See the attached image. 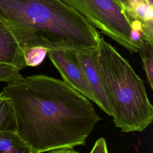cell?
Instances as JSON below:
<instances>
[{
    "mask_svg": "<svg viewBox=\"0 0 153 153\" xmlns=\"http://www.w3.org/2000/svg\"><path fill=\"white\" fill-rule=\"evenodd\" d=\"M2 91L11 101L17 133L34 153L85 145L101 120L89 99L49 76H28Z\"/></svg>",
    "mask_w": 153,
    "mask_h": 153,
    "instance_id": "1",
    "label": "cell"
},
{
    "mask_svg": "<svg viewBox=\"0 0 153 153\" xmlns=\"http://www.w3.org/2000/svg\"><path fill=\"white\" fill-rule=\"evenodd\" d=\"M7 27L20 47L85 52L98 48L100 35L64 0H4Z\"/></svg>",
    "mask_w": 153,
    "mask_h": 153,
    "instance_id": "2",
    "label": "cell"
},
{
    "mask_svg": "<svg viewBox=\"0 0 153 153\" xmlns=\"http://www.w3.org/2000/svg\"><path fill=\"white\" fill-rule=\"evenodd\" d=\"M97 57L109 92L115 126L125 133L143 131L153 120V106L144 81L102 35Z\"/></svg>",
    "mask_w": 153,
    "mask_h": 153,
    "instance_id": "3",
    "label": "cell"
},
{
    "mask_svg": "<svg viewBox=\"0 0 153 153\" xmlns=\"http://www.w3.org/2000/svg\"><path fill=\"white\" fill-rule=\"evenodd\" d=\"M95 28L131 53L140 47L131 39V19L115 0H64Z\"/></svg>",
    "mask_w": 153,
    "mask_h": 153,
    "instance_id": "4",
    "label": "cell"
},
{
    "mask_svg": "<svg viewBox=\"0 0 153 153\" xmlns=\"http://www.w3.org/2000/svg\"><path fill=\"white\" fill-rule=\"evenodd\" d=\"M47 54L63 81L88 99L96 103L95 97L77 59L75 51L51 50L48 51Z\"/></svg>",
    "mask_w": 153,
    "mask_h": 153,
    "instance_id": "5",
    "label": "cell"
},
{
    "mask_svg": "<svg viewBox=\"0 0 153 153\" xmlns=\"http://www.w3.org/2000/svg\"><path fill=\"white\" fill-rule=\"evenodd\" d=\"M98 48L85 52L75 51L77 59L96 99V103L112 117V106L106 81L97 57Z\"/></svg>",
    "mask_w": 153,
    "mask_h": 153,
    "instance_id": "6",
    "label": "cell"
},
{
    "mask_svg": "<svg viewBox=\"0 0 153 153\" xmlns=\"http://www.w3.org/2000/svg\"><path fill=\"white\" fill-rule=\"evenodd\" d=\"M0 63L13 66L19 71L26 66L22 50L13 34L1 20Z\"/></svg>",
    "mask_w": 153,
    "mask_h": 153,
    "instance_id": "7",
    "label": "cell"
},
{
    "mask_svg": "<svg viewBox=\"0 0 153 153\" xmlns=\"http://www.w3.org/2000/svg\"><path fill=\"white\" fill-rule=\"evenodd\" d=\"M153 2L150 0H134L125 11L142 25V38L153 44Z\"/></svg>",
    "mask_w": 153,
    "mask_h": 153,
    "instance_id": "8",
    "label": "cell"
},
{
    "mask_svg": "<svg viewBox=\"0 0 153 153\" xmlns=\"http://www.w3.org/2000/svg\"><path fill=\"white\" fill-rule=\"evenodd\" d=\"M0 153H34L31 146L14 131H0Z\"/></svg>",
    "mask_w": 153,
    "mask_h": 153,
    "instance_id": "9",
    "label": "cell"
},
{
    "mask_svg": "<svg viewBox=\"0 0 153 153\" xmlns=\"http://www.w3.org/2000/svg\"><path fill=\"white\" fill-rule=\"evenodd\" d=\"M15 112L10 98L2 91L0 92V131H17Z\"/></svg>",
    "mask_w": 153,
    "mask_h": 153,
    "instance_id": "10",
    "label": "cell"
},
{
    "mask_svg": "<svg viewBox=\"0 0 153 153\" xmlns=\"http://www.w3.org/2000/svg\"><path fill=\"white\" fill-rule=\"evenodd\" d=\"M145 71L148 82L151 89L153 88V44L142 39L139 51Z\"/></svg>",
    "mask_w": 153,
    "mask_h": 153,
    "instance_id": "11",
    "label": "cell"
},
{
    "mask_svg": "<svg viewBox=\"0 0 153 153\" xmlns=\"http://www.w3.org/2000/svg\"><path fill=\"white\" fill-rule=\"evenodd\" d=\"M48 50L42 47H33L25 50L24 59L26 66H36L44 60Z\"/></svg>",
    "mask_w": 153,
    "mask_h": 153,
    "instance_id": "12",
    "label": "cell"
},
{
    "mask_svg": "<svg viewBox=\"0 0 153 153\" xmlns=\"http://www.w3.org/2000/svg\"><path fill=\"white\" fill-rule=\"evenodd\" d=\"M25 78L16 68L0 63V81L12 84L23 81Z\"/></svg>",
    "mask_w": 153,
    "mask_h": 153,
    "instance_id": "13",
    "label": "cell"
},
{
    "mask_svg": "<svg viewBox=\"0 0 153 153\" xmlns=\"http://www.w3.org/2000/svg\"><path fill=\"white\" fill-rule=\"evenodd\" d=\"M89 153H109L105 139L103 137L97 139Z\"/></svg>",
    "mask_w": 153,
    "mask_h": 153,
    "instance_id": "14",
    "label": "cell"
},
{
    "mask_svg": "<svg viewBox=\"0 0 153 153\" xmlns=\"http://www.w3.org/2000/svg\"><path fill=\"white\" fill-rule=\"evenodd\" d=\"M48 153H79V152L74 150L73 148H64L51 150L48 151Z\"/></svg>",
    "mask_w": 153,
    "mask_h": 153,
    "instance_id": "15",
    "label": "cell"
},
{
    "mask_svg": "<svg viewBox=\"0 0 153 153\" xmlns=\"http://www.w3.org/2000/svg\"><path fill=\"white\" fill-rule=\"evenodd\" d=\"M117 3H118L120 5H121L124 10H126L128 8L130 4L133 0H115Z\"/></svg>",
    "mask_w": 153,
    "mask_h": 153,
    "instance_id": "16",
    "label": "cell"
}]
</instances>
